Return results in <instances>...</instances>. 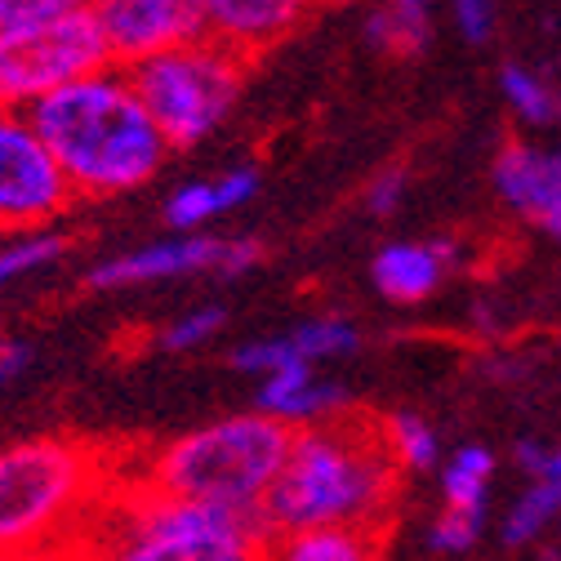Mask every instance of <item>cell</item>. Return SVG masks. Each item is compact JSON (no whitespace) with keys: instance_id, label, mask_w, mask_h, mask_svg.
Wrapping results in <instances>:
<instances>
[{"instance_id":"cell-1","label":"cell","mask_w":561,"mask_h":561,"mask_svg":"<svg viewBox=\"0 0 561 561\" xmlns=\"http://www.w3.org/2000/svg\"><path fill=\"white\" fill-rule=\"evenodd\" d=\"M27 121L58 161L62 179L72 183L77 201L125 196L152 183L170 161L165 134L116 62L54 90L27 112Z\"/></svg>"},{"instance_id":"cell-2","label":"cell","mask_w":561,"mask_h":561,"mask_svg":"<svg viewBox=\"0 0 561 561\" xmlns=\"http://www.w3.org/2000/svg\"><path fill=\"white\" fill-rule=\"evenodd\" d=\"M401 468L370 414L295 428L286 468L259 508L267 535L308 526H388Z\"/></svg>"},{"instance_id":"cell-3","label":"cell","mask_w":561,"mask_h":561,"mask_svg":"<svg viewBox=\"0 0 561 561\" xmlns=\"http://www.w3.org/2000/svg\"><path fill=\"white\" fill-rule=\"evenodd\" d=\"M107 455L77 437H32L0 450V557L67 552L112 495Z\"/></svg>"},{"instance_id":"cell-4","label":"cell","mask_w":561,"mask_h":561,"mask_svg":"<svg viewBox=\"0 0 561 561\" xmlns=\"http://www.w3.org/2000/svg\"><path fill=\"white\" fill-rule=\"evenodd\" d=\"M263 548L259 517L161 495L144 481H116L77 543L81 561H263Z\"/></svg>"},{"instance_id":"cell-5","label":"cell","mask_w":561,"mask_h":561,"mask_svg":"<svg viewBox=\"0 0 561 561\" xmlns=\"http://www.w3.org/2000/svg\"><path fill=\"white\" fill-rule=\"evenodd\" d=\"M290 442H295V428L263 410L228 414L219 424L192 428L157 446L148 463L138 468V481L161 490V495L259 517L276 472L286 468Z\"/></svg>"},{"instance_id":"cell-6","label":"cell","mask_w":561,"mask_h":561,"mask_svg":"<svg viewBox=\"0 0 561 561\" xmlns=\"http://www.w3.org/2000/svg\"><path fill=\"white\" fill-rule=\"evenodd\" d=\"M125 72L138 99H144V107L152 112L157 129L165 134L170 152L201 148L232 116L245 90V58L215 45L209 36L165 49L157 58H144L125 67Z\"/></svg>"},{"instance_id":"cell-7","label":"cell","mask_w":561,"mask_h":561,"mask_svg":"<svg viewBox=\"0 0 561 561\" xmlns=\"http://www.w3.org/2000/svg\"><path fill=\"white\" fill-rule=\"evenodd\" d=\"M103 67H112V54L90 10L0 27V107L32 112L54 90Z\"/></svg>"},{"instance_id":"cell-8","label":"cell","mask_w":561,"mask_h":561,"mask_svg":"<svg viewBox=\"0 0 561 561\" xmlns=\"http://www.w3.org/2000/svg\"><path fill=\"white\" fill-rule=\"evenodd\" d=\"M72 205L77 192L41 144L27 112L0 107V237L41 232Z\"/></svg>"},{"instance_id":"cell-9","label":"cell","mask_w":561,"mask_h":561,"mask_svg":"<svg viewBox=\"0 0 561 561\" xmlns=\"http://www.w3.org/2000/svg\"><path fill=\"white\" fill-rule=\"evenodd\" d=\"M116 67H134L205 36L201 0H90Z\"/></svg>"},{"instance_id":"cell-10","label":"cell","mask_w":561,"mask_h":561,"mask_svg":"<svg viewBox=\"0 0 561 561\" xmlns=\"http://www.w3.org/2000/svg\"><path fill=\"white\" fill-rule=\"evenodd\" d=\"M490 187L508 205V215L561 241V148L508 138L490 161Z\"/></svg>"},{"instance_id":"cell-11","label":"cell","mask_w":561,"mask_h":561,"mask_svg":"<svg viewBox=\"0 0 561 561\" xmlns=\"http://www.w3.org/2000/svg\"><path fill=\"white\" fill-rule=\"evenodd\" d=\"M228 237H209V232H174L170 241H152L125 254H112L90 267L85 286L90 290H138V286H161V280L179 276H219Z\"/></svg>"},{"instance_id":"cell-12","label":"cell","mask_w":561,"mask_h":561,"mask_svg":"<svg viewBox=\"0 0 561 561\" xmlns=\"http://www.w3.org/2000/svg\"><path fill=\"white\" fill-rule=\"evenodd\" d=\"M308 14L312 0H201L205 36L245 62L263 58L280 41H290Z\"/></svg>"},{"instance_id":"cell-13","label":"cell","mask_w":561,"mask_h":561,"mask_svg":"<svg viewBox=\"0 0 561 561\" xmlns=\"http://www.w3.org/2000/svg\"><path fill=\"white\" fill-rule=\"evenodd\" d=\"M463 245L450 237H433V241H388L375 259H370V280L375 290L392 304H424L442 290V280L450 276V267H459Z\"/></svg>"},{"instance_id":"cell-14","label":"cell","mask_w":561,"mask_h":561,"mask_svg":"<svg viewBox=\"0 0 561 561\" xmlns=\"http://www.w3.org/2000/svg\"><path fill=\"white\" fill-rule=\"evenodd\" d=\"M263 414L280 419L290 428H312V424H325V419H339L353 397H347L343 383L334 379H321L312 362H290L286 370H276L259 383V397H254Z\"/></svg>"},{"instance_id":"cell-15","label":"cell","mask_w":561,"mask_h":561,"mask_svg":"<svg viewBox=\"0 0 561 561\" xmlns=\"http://www.w3.org/2000/svg\"><path fill=\"white\" fill-rule=\"evenodd\" d=\"M259 192V170L254 165H232L219 179H192L179 183L165 196V224L174 232H205L215 219L232 215V209L250 205Z\"/></svg>"},{"instance_id":"cell-16","label":"cell","mask_w":561,"mask_h":561,"mask_svg":"<svg viewBox=\"0 0 561 561\" xmlns=\"http://www.w3.org/2000/svg\"><path fill=\"white\" fill-rule=\"evenodd\" d=\"M263 561H383V526H308L267 535Z\"/></svg>"},{"instance_id":"cell-17","label":"cell","mask_w":561,"mask_h":561,"mask_svg":"<svg viewBox=\"0 0 561 561\" xmlns=\"http://www.w3.org/2000/svg\"><path fill=\"white\" fill-rule=\"evenodd\" d=\"M437 0H379L366 19V45L388 58H414L433 45Z\"/></svg>"},{"instance_id":"cell-18","label":"cell","mask_w":561,"mask_h":561,"mask_svg":"<svg viewBox=\"0 0 561 561\" xmlns=\"http://www.w3.org/2000/svg\"><path fill=\"white\" fill-rule=\"evenodd\" d=\"M490 477H495V455H490L485 446H477V442L459 446L455 455L442 459V504L446 508L485 513Z\"/></svg>"},{"instance_id":"cell-19","label":"cell","mask_w":561,"mask_h":561,"mask_svg":"<svg viewBox=\"0 0 561 561\" xmlns=\"http://www.w3.org/2000/svg\"><path fill=\"white\" fill-rule=\"evenodd\" d=\"M379 428H383L388 455L397 459V468H401V472H428V468H442L446 450H442L437 428L428 424L424 414H414V410H397V414L379 419Z\"/></svg>"},{"instance_id":"cell-20","label":"cell","mask_w":561,"mask_h":561,"mask_svg":"<svg viewBox=\"0 0 561 561\" xmlns=\"http://www.w3.org/2000/svg\"><path fill=\"white\" fill-rule=\"evenodd\" d=\"M557 522H561V481H530L522 495L513 500V508L504 513L500 539L508 548H526L543 530H552Z\"/></svg>"},{"instance_id":"cell-21","label":"cell","mask_w":561,"mask_h":561,"mask_svg":"<svg viewBox=\"0 0 561 561\" xmlns=\"http://www.w3.org/2000/svg\"><path fill=\"white\" fill-rule=\"evenodd\" d=\"M500 94H504L508 112L522 125H530V129H548V125L561 121V94L539 72L522 67V62H508L504 72H500Z\"/></svg>"},{"instance_id":"cell-22","label":"cell","mask_w":561,"mask_h":561,"mask_svg":"<svg viewBox=\"0 0 561 561\" xmlns=\"http://www.w3.org/2000/svg\"><path fill=\"white\" fill-rule=\"evenodd\" d=\"M67 245H72V241L58 237V232H45V228L41 232H23V237H10L5 245H0V295L14 290L19 280L54 267L67 254Z\"/></svg>"},{"instance_id":"cell-23","label":"cell","mask_w":561,"mask_h":561,"mask_svg":"<svg viewBox=\"0 0 561 561\" xmlns=\"http://www.w3.org/2000/svg\"><path fill=\"white\" fill-rule=\"evenodd\" d=\"M290 343H295V353L304 362L321 366V362L353 357L362 347V330L353 321H343V317H312V321H299L290 330Z\"/></svg>"},{"instance_id":"cell-24","label":"cell","mask_w":561,"mask_h":561,"mask_svg":"<svg viewBox=\"0 0 561 561\" xmlns=\"http://www.w3.org/2000/svg\"><path fill=\"white\" fill-rule=\"evenodd\" d=\"M224 325H228V308H219V304L187 308L183 317H174V321L157 334V347H165V353H192V347H205Z\"/></svg>"},{"instance_id":"cell-25","label":"cell","mask_w":561,"mask_h":561,"mask_svg":"<svg viewBox=\"0 0 561 561\" xmlns=\"http://www.w3.org/2000/svg\"><path fill=\"white\" fill-rule=\"evenodd\" d=\"M481 526H485V513H468V508H446L442 504V513L428 526V548L446 552V557H459L481 539Z\"/></svg>"},{"instance_id":"cell-26","label":"cell","mask_w":561,"mask_h":561,"mask_svg":"<svg viewBox=\"0 0 561 561\" xmlns=\"http://www.w3.org/2000/svg\"><path fill=\"white\" fill-rule=\"evenodd\" d=\"M290 362H304L295 353L290 334H280V339H250V343H241L237 353H232V366L245 370V375H254V379H267L276 370H286Z\"/></svg>"},{"instance_id":"cell-27","label":"cell","mask_w":561,"mask_h":561,"mask_svg":"<svg viewBox=\"0 0 561 561\" xmlns=\"http://www.w3.org/2000/svg\"><path fill=\"white\" fill-rule=\"evenodd\" d=\"M450 19L468 45H485L500 27V0H446Z\"/></svg>"},{"instance_id":"cell-28","label":"cell","mask_w":561,"mask_h":561,"mask_svg":"<svg viewBox=\"0 0 561 561\" xmlns=\"http://www.w3.org/2000/svg\"><path fill=\"white\" fill-rule=\"evenodd\" d=\"M405 192H410V174L401 165H383L366 183V209H370L375 219H392L397 209H401V201H405Z\"/></svg>"},{"instance_id":"cell-29","label":"cell","mask_w":561,"mask_h":561,"mask_svg":"<svg viewBox=\"0 0 561 561\" xmlns=\"http://www.w3.org/2000/svg\"><path fill=\"white\" fill-rule=\"evenodd\" d=\"M67 10H90V0H0V27L54 19V14H67Z\"/></svg>"},{"instance_id":"cell-30","label":"cell","mask_w":561,"mask_h":561,"mask_svg":"<svg viewBox=\"0 0 561 561\" xmlns=\"http://www.w3.org/2000/svg\"><path fill=\"white\" fill-rule=\"evenodd\" d=\"M517 468H522L530 481H561V446L522 442V446H517Z\"/></svg>"},{"instance_id":"cell-31","label":"cell","mask_w":561,"mask_h":561,"mask_svg":"<svg viewBox=\"0 0 561 561\" xmlns=\"http://www.w3.org/2000/svg\"><path fill=\"white\" fill-rule=\"evenodd\" d=\"M263 263V245L254 237H228L224 245V259H219V280H232V276H245Z\"/></svg>"},{"instance_id":"cell-32","label":"cell","mask_w":561,"mask_h":561,"mask_svg":"<svg viewBox=\"0 0 561 561\" xmlns=\"http://www.w3.org/2000/svg\"><path fill=\"white\" fill-rule=\"evenodd\" d=\"M27 366H32V343L14 339V334H0V388L14 383Z\"/></svg>"},{"instance_id":"cell-33","label":"cell","mask_w":561,"mask_h":561,"mask_svg":"<svg viewBox=\"0 0 561 561\" xmlns=\"http://www.w3.org/2000/svg\"><path fill=\"white\" fill-rule=\"evenodd\" d=\"M472 325L490 339V334H504V308L500 304H490V299H477L472 304Z\"/></svg>"},{"instance_id":"cell-34","label":"cell","mask_w":561,"mask_h":561,"mask_svg":"<svg viewBox=\"0 0 561 561\" xmlns=\"http://www.w3.org/2000/svg\"><path fill=\"white\" fill-rule=\"evenodd\" d=\"M0 561H81V552L67 548V552H32V557H0Z\"/></svg>"},{"instance_id":"cell-35","label":"cell","mask_w":561,"mask_h":561,"mask_svg":"<svg viewBox=\"0 0 561 561\" xmlns=\"http://www.w3.org/2000/svg\"><path fill=\"white\" fill-rule=\"evenodd\" d=\"M334 5H353V0H312V10H334Z\"/></svg>"},{"instance_id":"cell-36","label":"cell","mask_w":561,"mask_h":561,"mask_svg":"<svg viewBox=\"0 0 561 561\" xmlns=\"http://www.w3.org/2000/svg\"><path fill=\"white\" fill-rule=\"evenodd\" d=\"M557 539H561V522H557Z\"/></svg>"}]
</instances>
